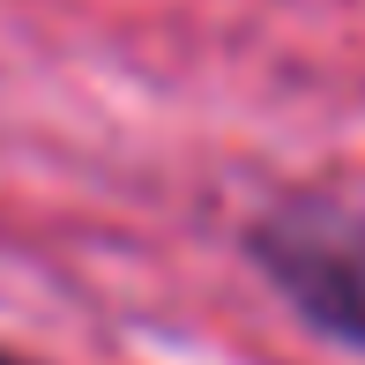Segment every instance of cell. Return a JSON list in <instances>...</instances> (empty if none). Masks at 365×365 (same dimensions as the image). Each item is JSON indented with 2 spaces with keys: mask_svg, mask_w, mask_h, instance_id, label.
I'll use <instances>...</instances> for the list:
<instances>
[{
  "mask_svg": "<svg viewBox=\"0 0 365 365\" xmlns=\"http://www.w3.org/2000/svg\"><path fill=\"white\" fill-rule=\"evenodd\" d=\"M246 254L306 328L365 351V209L313 202V194L276 202L269 217H254Z\"/></svg>",
  "mask_w": 365,
  "mask_h": 365,
  "instance_id": "6da1fadb",
  "label": "cell"
},
{
  "mask_svg": "<svg viewBox=\"0 0 365 365\" xmlns=\"http://www.w3.org/2000/svg\"><path fill=\"white\" fill-rule=\"evenodd\" d=\"M0 365H38V358H15V351H0Z\"/></svg>",
  "mask_w": 365,
  "mask_h": 365,
  "instance_id": "7a4b0ae2",
  "label": "cell"
}]
</instances>
